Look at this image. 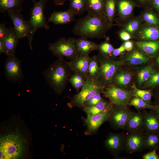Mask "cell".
Wrapping results in <instances>:
<instances>
[{
    "mask_svg": "<svg viewBox=\"0 0 159 159\" xmlns=\"http://www.w3.org/2000/svg\"><path fill=\"white\" fill-rule=\"evenodd\" d=\"M112 25L106 17L87 14L77 21L72 32L74 35L80 37L101 39L105 37L106 33Z\"/></svg>",
    "mask_w": 159,
    "mask_h": 159,
    "instance_id": "cell-1",
    "label": "cell"
},
{
    "mask_svg": "<svg viewBox=\"0 0 159 159\" xmlns=\"http://www.w3.org/2000/svg\"><path fill=\"white\" fill-rule=\"evenodd\" d=\"M73 73L68 62L58 58L46 69L43 75L49 87L59 95L64 90Z\"/></svg>",
    "mask_w": 159,
    "mask_h": 159,
    "instance_id": "cell-2",
    "label": "cell"
},
{
    "mask_svg": "<svg viewBox=\"0 0 159 159\" xmlns=\"http://www.w3.org/2000/svg\"><path fill=\"white\" fill-rule=\"evenodd\" d=\"M26 144L20 135L10 134L1 137V159H18L22 157L25 152Z\"/></svg>",
    "mask_w": 159,
    "mask_h": 159,
    "instance_id": "cell-3",
    "label": "cell"
},
{
    "mask_svg": "<svg viewBox=\"0 0 159 159\" xmlns=\"http://www.w3.org/2000/svg\"><path fill=\"white\" fill-rule=\"evenodd\" d=\"M48 0H32L33 5L30 10V18L28 21L30 31L27 39L30 48L32 50V42L33 36L37 30L40 28H44L47 30L49 28L44 13V9Z\"/></svg>",
    "mask_w": 159,
    "mask_h": 159,
    "instance_id": "cell-4",
    "label": "cell"
},
{
    "mask_svg": "<svg viewBox=\"0 0 159 159\" xmlns=\"http://www.w3.org/2000/svg\"><path fill=\"white\" fill-rule=\"evenodd\" d=\"M104 88L98 81L89 79L85 81L80 91L72 97L67 105L70 108L75 106L83 107L85 101L97 93H103Z\"/></svg>",
    "mask_w": 159,
    "mask_h": 159,
    "instance_id": "cell-5",
    "label": "cell"
},
{
    "mask_svg": "<svg viewBox=\"0 0 159 159\" xmlns=\"http://www.w3.org/2000/svg\"><path fill=\"white\" fill-rule=\"evenodd\" d=\"M75 39L72 37L61 38L55 42L49 44L48 49L58 58L65 57L70 60L79 54Z\"/></svg>",
    "mask_w": 159,
    "mask_h": 159,
    "instance_id": "cell-6",
    "label": "cell"
},
{
    "mask_svg": "<svg viewBox=\"0 0 159 159\" xmlns=\"http://www.w3.org/2000/svg\"><path fill=\"white\" fill-rule=\"evenodd\" d=\"M100 67L97 81L104 87L112 84L113 77L121 62L105 57L100 53L97 55Z\"/></svg>",
    "mask_w": 159,
    "mask_h": 159,
    "instance_id": "cell-7",
    "label": "cell"
},
{
    "mask_svg": "<svg viewBox=\"0 0 159 159\" xmlns=\"http://www.w3.org/2000/svg\"><path fill=\"white\" fill-rule=\"evenodd\" d=\"M133 112L127 107L113 105L108 120L113 129L124 130L127 121Z\"/></svg>",
    "mask_w": 159,
    "mask_h": 159,
    "instance_id": "cell-8",
    "label": "cell"
},
{
    "mask_svg": "<svg viewBox=\"0 0 159 159\" xmlns=\"http://www.w3.org/2000/svg\"><path fill=\"white\" fill-rule=\"evenodd\" d=\"M103 93L113 105L126 107L133 96L131 92L113 85L107 87Z\"/></svg>",
    "mask_w": 159,
    "mask_h": 159,
    "instance_id": "cell-9",
    "label": "cell"
},
{
    "mask_svg": "<svg viewBox=\"0 0 159 159\" xmlns=\"http://www.w3.org/2000/svg\"><path fill=\"white\" fill-rule=\"evenodd\" d=\"M145 133L144 131H135L128 132L125 135L124 150L129 153L142 151L145 149Z\"/></svg>",
    "mask_w": 159,
    "mask_h": 159,
    "instance_id": "cell-10",
    "label": "cell"
},
{
    "mask_svg": "<svg viewBox=\"0 0 159 159\" xmlns=\"http://www.w3.org/2000/svg\"><path fill=\"white\" fill-rule=\"evenodd\" d=\"M5 75L9 81L16 82L23 78L20 61L15 56H8L4 64Z\"/></svg>",
    "mask_w": 159,
    "mask_h": 159,
    "instance_id": "cell-11",
    "label": "cell"
},
{
    "mask_svg": "<svg viewBox=\"0 0 159 159\" xmlns=\"http://www.w3.org/2000/svg\"><path fill=\"white\" fill-rule=\"evenodd\" d=\"M7 12L13 24L14 29L20 39L27 38L30 31L28 21L24 19L21 12L11 11Z\"/></svg>",
    "mask_w": 159,
    "mask_h": 159,
    "instance_id": "cell-12",
    "label": "cell"
},
{
    "mask_svg": "<svg viewBox=\"0 0 159 159\" xmlns=\"http://www.w3.org/2000/svg\"><path fill=\"white\" fill-rule=\"evenodd\" d=\"M125 136L122 133H110L104 142L105 147L112 154L117 156L124 150Z\"/></svg>",
    "mask_w": 159,
    "mask_h": 159,
    "instance_id": "cell-13",
    "label": "cell"
},
{
    "mask_svg": "<svg viewBox=\"0 0 159 159\" xmlns=\"http://www.w3.org/2000/svg\"><path fill=\"white\" fill-rule=\"evenodd\" d=\"M90 57L78 54L68 62L73 73L82 75L85 80L89 79L88 68Z\"/></svg>",
    "mask_w": 159,
    "mask_h": 159,
    "instance_id": "cell-14",
    "label": "cell"
},
{
    "mask_svg": "<svg viewBox=\"0 0 159 159\" xmlns=\"http://www.w3.org/2000/svg\"><path fill=\"white\" fill-rule=\"evenodd\" d=\"M135 37L142 41L159 40V26L145 23L142 24Z\"/></svg>",
    "mask_w": 159,
    "mask_h": 159,
    "instance_id": "cell-15",
    "label": "cell"
},
{
    "mask_svg": "<svg viewBox=\"0 0 159 159\" xmlns=\"http://www.w3.org/2000/svg\"><path fill=\"white\" fill-rule=\"evenodd\" d=\"M112 108L96 115H87L85 122L89 132L96 131L104 122L108 120Z\"/></svg>",
    "mask_w": 159,
    "mask_h": 159,
    "instance_id": "cell-16",
    "label": "cell"
},
{
    "mask_svg": "<svg viewBox=\"0 0 159 159\" xmlns=\"http://www.w3.org/2000/svg\"><path fill=\"white\" fill-rule=\"evenodd\" d=\"M144 111L133 112L130 116L124 130L127 133L135 131H144Z\"/></svg>",
    "mask_w": 159,
    "mask_h": 159,
    "instance_id": "cell-17",
    "label": "cell"
},
{
    "mask_svg": "<svg viewBox=\"0 0 159 159\" xmlns=\"http://www.w3.org/2000/svg\"><path fill=\"white\" fill-rule=\"evenodd\" d=\"M76 15L69 9L64 11H54L50 16L49 21L54 24H68L75 20Z\"/></svg>",
    "mask_w": 159,
    "mask_h": 159,
    "instance_id": "cell-18",
    "label": "cell"
},
{
    "mask_svg": "<svg viewBox=\"0 0 159 159\" xmlns=\"http://www.w3.org/2000/svg\"><path fill=\"white\" fill-rule=\"evenodd\" d=\"M151 110L149 112L144 111V132L159 133V118L154 110Z\"/></svg>",
    "mask_w": 159,
    "mask_h": 159,
    "instance_id": "cell-19",
    "label": "cell"
},
{
    "mask_svg": "<svg viewBox=\"0 0 159 159\" xmlns=\"http://www.w3.org/2000/svg\"><path fill=\"white\" fill-rule=\"evenodd\" d=\"M116 4L119 18L124 20L131 16L135 6L134 0H116Z\"/></svg>",
    "mask_w": 159,
    "mask_h": 159,
    "instance_id": "cell-20",
    "label": "cell"
},
{
    "mask_svg": "<svg viewBox=\"0 0 159 159\" xmlns=\"http://www.w3.org/2000/svg\"><path fill=\"white\" fill-rule=\"evenodd\" d=\"M19 39L13 27L11 26L8 28L7 34L3 39L7 50V56L15 55Z\"/></svg>",
    "mask_w": 159,
    "mask_h": 159,
    "instance_id": "cell-21",
    "label": "cell"
},
{
    "mask_svg": "<svg viewBox=\"0 0 159 159\" xmlns=\"http://www.w3.org/2000/svg\"><path fill=\"white\" fill-rule=\"evenodd\" d=\"M75 44L79 54L84 56H89L92 51L98 50L99 45L83 37L76 39Z\"/></svg>",
    "mask_w": 159,
    "mask_h": 159,
    "instance_id": "cell-22",
    "label": "cell"
},
{
    "mask_svg": "<svg viewBox=\"0 0 159 159\" xmlns=\"http://www.w3.org/2000/svg\"><path fill=\"white\" fill-rule=\"evenodd\" d=\"M135 44L140 50L148 57H153L159 51V40L136 42Z\"/></svg>",
    "mask_w": 159,
    "mask_h": 159,
    "instance_id": "cell-23",
    "label": "cell"
},
{
    "mask_svg": "<svg viewBox=\"0 0 159 159\" xmlns=\"http://www.w3.org/2000/svg\"><path fill=\"white\" fill-rule=\"evenodd\" d=\"M88 14L95 16L106 17L105 13V0H85Z\"/></svg>",
    "mask_w": 159,
    "mask_h": 159,
    "instance_id": "cell-24",
    "label": "cell"
},
{
    "mask_svg": "<svg viewBox=\"0 0 159 159\" xmlns=\"http://www.w3.org/2000/svg\"><path fill=\"white\" fill-rule=\"evenodd\" d=\"M125 60L129 64L137 65L147 62L149 61V58L138 48L131 51L126 56Z\"/></svg>",
    "mask_w": 159,
    "mask_h": 159,
    "instance_id": "cell-25",
    "label": "cell"
},
{
    "mask_svg": "<svg viewBox=\"0 0 159 159\" xmlns=\"http://www.w3.org/2000/svg\"><path fill=\"white\" fill-rule=\"evenodd\" d=\"M113 105L110 100L107 101L104 99L95 105L84 106L83 108L87 115H94L112 108Z\"/></svg>",
    "mask_w": 159,
    "mask_h": 159,
    "instance_id": "cell-26",
    "label": "cell"
},
{
    "mask_svg": "<svg viewBox=\"0 0 159 159\" xmlns=\"http://www.w3.org/2000/svg\"><path fill=\"white\" fill-rule=\"evenodd\" d=\"M23 0H0V12L9 11L21 12Z\"/></svg>",
    "mask_w": 159,
    "mask_h": 159,
    "instance_id": "cell-27",
    "label": "cell"
},
{
    "mask_svg": "<svg viewBox=\"0 0 159 159\" xmlns=\"http://www.w3.org/2000/svg\"><path fill=\"white\" fill-rule=\"evenodd\" d=\"M132 78L131 73L129 72L118 70L115 73L112 83L116 86L125 87L130 82Z\"/></svg>",
    "mask_w": 159,
    "mask_h": 159,
    "instance_id": "cell-28",
    "label": "cell"
},
{
    "mask_svg": "<svg viewBox=\"0 0 159 159\" xmlns=\"http://www.w3.org/2000/svg\"><path fill=\"white\" fill-rule=\"evenodd\" d=\"M143 21L140 16L130 19L124 25L123 30L135 36L142 25Z\"/></svg>",
    "mask_w": 159,
    "mask_h": 159,
    "instance_id": "cell-29",
    "label": "cell"
},
{
    "mask_svg": "<svg viewBox=\"0 0 159 159\" xmlns=\"http://www.w3.org/2000/svg\"><path fill=\"white\" fill-rule=\"evenodd\" d=\"M140 17L145 23L159 26V17L149 6L143 12Z\"/></svg>",
    "mask_w": 159,
    "mask_h": 159,
    "instance_id": "cell-30",
    "label": "cell"
},
{
    "mask_svg": "<svg viewBox=\"0 0 159 159\" xmlns=\"http://www.w3.org/2000/svg\"><path fill=\"white\" fill-rule=\"evenodd\" d=\"M100 70L97 55H93L90 59L88 68L89 79L97 81Z\"/></svg>",
    "mask_w": 159,
    "mask_h": 159,
    "instance_id": "cell-31",
    "label": "cell"
},
{
    "mask_svg": "<svg viewBox=\"0 0 159 159\" xmlns=\"http://www.w3.org/2000/svg\"><path fill=\"white\" fill-rule=\"evenodd\" d=\"M145 149L151 150H157L159 147V133H145Z\"/></svg>",
    "mask_w": 159,
    "mask_h": 159,
    "instance_id": "cell-32",
    "label": "cell"
},
{
    "mask_svg": "<svg viewBox=\"0 0 159 159\" xmlns=\"http://www.w3.org/2000/svg\"><path fill=\"white\" fill-rule=\"evenodd\" d=\"M116 0H105V13L108 21L112 24L117 10Z\"/></svg>",
    "mask_w": 159,
    "mask_h": 159,
    "instance_id": "cell-33",
    "label": "cell"
},
{
    "mask_svg": "<svg viewBox=\"0 0 159 159\" xmlns=\"http://www.w3.org/2000/svg\"><path fill=\"white\" fill-rule=\"evenodd\" d=\"M128 105L134 106L138 111L145 109L154 110L157 107V105H150L141 99L133 96L130 100Z\"/></svg>",
    "mask_w": 159,
    "mask_h": 159,
    "instance_id": "cell-34",
    "label": "cell"
},
{
    "mask_svg": "<svg viewBox=\"0 0 159 159\" xmlns=\"http://www.w3.org/2000/svg\"><path fill=\"white\" fill-rule=\"evenodd\" d=\"M131 92L133 96L141 99L148 104L152 105L151 99L153 95V91L151 90H143L138 89L133 85Z\"/></svg>",
    "mask_w": 159,
    "mask_h": 159,
    "instance_id": "cell-35",
    "label": "cell"
},
{
    "mask_svg": "<svg viewBox=\"0 0 159 159\" xmlns=\"http://www.w3.org/2000/svg\"><path fill=\"white\" fill-rule=\"evenodd\" d=\"M69 9L76 16L82 14L86 11L85 0H69Z\"/></svg>",
    "mask_w": 159,
    "mask_h": 159,
    "instance_id": "cell-36",
    "label": "cell"
},
{
    "mask_svg": "<svg viewBox=\"0 0 159 159\" xmlns=\"http://www.w3.org/2000/svg\"><path fill=\"white\" fill-rule=\"evenodd\" d=\"M155 70L153 65H148L142 69L137 74V81L138 85L145 83Z\"/></svg>",
    "mask_w": 159,
    "mask_h": 159,
    "instance_id": "cell-37",
    "label": "cell"
},
{
    "mask_svg": "<svg viewBox=\"0 0 159 159\" xmlns=\"http://www.w3.org/2000/svg\"><path fill=\"white\" fill-rule=\"evenodd\" d=\"M85 80L81 74L73 73L68 79L69 82L78 93L83 86Z\"/></svg>",
    "mask_w": 159,
    "mask_h": 159,
    "instance_id": "cell-38",
    "label": "cell"
},
{
    "mask_svg": "<svg viewBox=\"0 0 159 159\" xmlns=\"http://www.w3.org/2000/svg\"><path fill=\"white\" fill-rule=\"evenodd\" d=\"M114 49L107 37L105 41L99 44L98 50L102 55L109 57Z\"/></svg>",
    "mask_w": 159,
    "mask_h": 159,
    "instance_id": "cell-39",
    "label": "cell"
},
{
    "mask_svg": "<svg viewBox=\"0 0 159 159\" xmlns=\"http://www.w3.org/2000/svg\"><path fill=\"white\" fill-rule=\"evenodd\" d=\"M159 85V71L155 70L145 82L146 87H151Z\"/></svg>",
    "mask_w": 159,
    "mask_h": 159,
    "instance_id": "cell-40",
    "label": "cell"
},
{
    "mask_svg": "<svg viewBox=\"0 0 159 159\" xmlns=\"http://www.w3.org/2000/svg\"><path fill=\"white\" fill-rule=\"evenodd\" d=\"M100 94L97 93L90 99L85 101L84 103V107H90L95 105L104 100V99L101 97Z\"/></svg>",
    "mask_w": 159,
    "mask_h": 159,
    "instance_id": "cell-41",
    "label": "cell"
},
{
    "mask_svg": "<svg viewBox=\"0 0 159 159\" xmlns=\"http://www.w3.org/2000/svg\"><path fill=\"white\" fill-rule=\"evenodd\" d=\"M157 150H151L143 156V159H159V155L156 153Z\"/></svg>",
    "mask_w": 159,
    "mask_h": 159,
    "instance_id": "cell-42",
    "label": "cell"
},
{
    "mask_svg": "<svg viewBox=\"0 0 159 159\" xmlns=\"http://www.w3.org/2000/svg\"><path fill=\"white\" fill-rule=\"evenodd\" d=\"M126 50L123 45H121L118 48L114 49L109 58L110 57H114L119 56Z\"/></svg>",
    "mask_w": 159,
    "mask_h": 159,
    "instance_id": "cell-43",
    "label": "cell"
},
{
    "mask_svg": "<svg viewBox=\"0 0 159 159\" xmlns=\"http://www.w3.org/2000/svg\"><path fill=\"white\" fill-rule=\"evenodd\" d=\"M119 35L121 39L125 41L129 40L132 37L129 33L123 30L119 32Z\"/></svg>",
    "mask_w": 159,
    "mask_h": 159,
    "instance_id": "cell-44",
    "label": "cell"
},
{
    "mask_svg": "<svg viewBox=\"0 0 159 159\" xmlns=\"http://www.w3.org/2000/svg\"><path fill=\"white\" fill-rule=\"evenodd\" d=\"M6 22L0 24V39H3L7 34L8 28L6 26Z\"/></svg>",
    "mask_w": 159,
    "mask_h": 159,
    "instance_id": "cell-45",
    "label": "cell"
},
{
    "mask_svg": "<svg viewBox=\"0 0 159 159\" xmlns=\"http://www.w3.org/2000/svg\"><path fill=\"white\" fill-rule=\"evenodd\" d=\"M148 4L153 9L159 12V0H150Z\"/></svg>",
    "mask_w": 159,
    "mask_h": 159,
    "instance_id": "cell-46",
    "label": "cell"
},
{
    "mask_svg": "<svg viewBox=\"0 0 159 159\" xmlns=\"http://www.w3.org/2000/svg\"><path fill=\"white\" fill-rule=\"evenodd\" d=\"M123 44L126 50L131 51L132 50L133 44L132 42L129 40L126 41Z\"/></svg>",
    "mask_w": 159,
    "mask_h": 159,
    "instance_id": "cell-47",
    "label": "cell"
},
{
    "mask_svg": "<svg viewBox=\"0 0 159 159\" xmlns=\"http://www.w3.org/2000/svg\"><path fill=\"white\" fill-rule=\"evenodd\" d=\"M2 53H4L6 55L7 51L3 39H0V54Z\"/></svg>",
    "mask_w": 159,
    "mask_h": 159,
    "instance_id": "cell-48",
    "label": "cell"
},
{
    "mask_svg": "<svg viewBox=\"0 0 159 159\" xmlns=\"http://www.w3.org/2000/svg\"><path fill=\"white\" fill-rule=\"evenodd\" d=\"M54 4L58 5H63L64 2L67 0H53Z\"/></svg>",
    "mask_w": 159,
    "mask_h": 159,
    "instance_id": "cell-49",
    "label": "cell"
},
{
    "mask_svg": "<svg viewBox=\"0 0 159 159\" xmlns=\"http://www.w3.org/2000/svg\"><path fill=\"white\" fill-rule=\"evenodd\" d=\"M135 0L140 4L141 5H144L147 4H148L150 0Z\"/></svg>",
    "mask_w": 159,
    "mask_h": 159,
    "instance_id": "cell-50",
    "label": "cell"
},
{
    "mask_svg": "<svg viewBox=\"0 0 159 159\" xmlns=\"http://www.w3.org/2000/svg\"><path fill=\"white\" fill-rule=\"evenodd\" d=\"M154 111L155 112L159 118V104L157 105L156 109Z\"/></svg>",
    "mask_w": 159,
    "mask_h": 159,
    "instance_id": "cell-51",
    "label": "cell"
},
{
    "mask_svg": "<svg viewBox=\"0 0 159 159\" xmlns=\"http://www.w3.org/2000/svg\"><path fill=\"white\" fill-rule=\"evenodd\" d=\"M156 61L158 65L159 66V54L156 58Z\"/></svg>",
    "mask_w": 159,
    "mask_h": 159,
    "instance_id": "cell-52",
    "label": "cell"
},
{
    "mask_svg": "<svg viewBox=\"0 0 159 159\" xmlns=\"http://www.w3.org/2000/svg\"><path fill=\"white\" fill-rule=\"evenodd\" d=\"M157 98L158 99V101H159V92L157 94Z\"/></svg>",
    "mask_w": 159,
    "mask_h": 159,
    "instance_id": "cell-53",
    "label": "cell"
},
{
    "mask_svg": "<svg viewBox=\"0 0 159 159\" xmlns=\"http://www.w3.org/2000/svg\"><path fill=\"white\" fill-rule=\"evenodd\" d=\"M158 148H159V147Z\"/></svg>",
    "mask_w": 159,
    "mask_h": 159,
    "instance_id": "cell-54",
    "label": "cell"
}]
</instances>
